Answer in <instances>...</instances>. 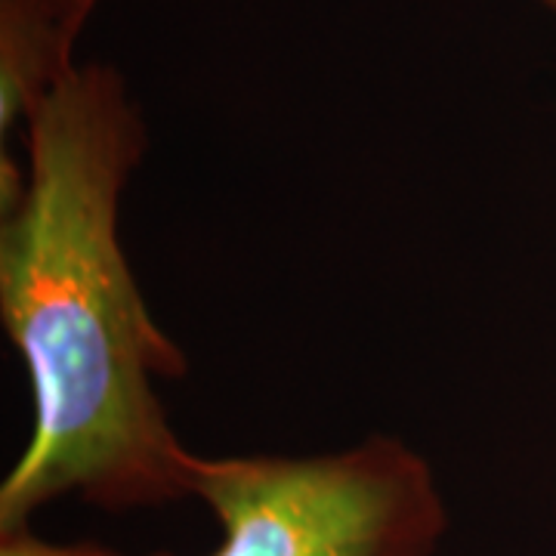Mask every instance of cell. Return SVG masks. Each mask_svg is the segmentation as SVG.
Segmentation results:
<instances>
[{"label":"cell","mask_w":556,"mask_h":556,"mask_svg":"<svg viewBox=\"0 0 556 556\" xmlns=\"http://www.w3.org/2000/svg\"><path fill=\"white\" fill-rule=\"evenodd\" d=\"M62 7L75 16V20L80 22V25H87V20H90V13L97 10V3L100 0H60Z\"/></svg>","instance_id":"obj_5"},{"label":"cell","mask_w":556,"mask_h":556,"mask_svg":"<svg viewBox=\"0 0 556 556\" xmlns=\"http://www.w3.org/2000/svg\"><path fill=\"white\" fill-rule=\"evenodd\" d=\"M0 556H130L121 554L115 547H105L97 541H47L35 535L28 526L3 529L0 532ZM170 556V554H149Z\"/></svg>","instance_id":"obj_4"},{"label":"cell","mask_w":556,"mask_h":556,"mask_svg":"<svg viewBox=\"0 0 556 556\" xmlns=\"http://www.w3.org/2000/svg\"><path fill=\"white\" fill-rule=\"evenodd\" d=\"M80 25L60 0H0V134L28 115L72 68Z\"/></svg>","instance_id":"obj_3"},{"label":"cell","mask_w":556,"mask_h":556,"mask_svg":"<svg viewBox=\"0 0 556 556\" xmlns=\"http://www.w3.org/2000/svg\"><path fill=\"white\" fill-rule=\"evenodd\" d=\"M544 3H547V7H554V10H556V0H544Z\"/></svg>","instance_id":"obj_6"},{"label":"cell","mask_w":556,"mask_h":556,"mask_svg":"<svg viewBox=\"0 0 556 556\" xmlns=\"http://www.w3.org/2000/svg\"><path fill=\"white\" fill-rule=\"evenodd\" d=\"M189 477L223 532L211 556H433L452 522L433 464L390 433L321 455H195Z\"/></svg>","instance_id":"obj_2"},{"label":"cell","mask_w":556,"mask_h":556,"mask_svg":"<svg viewBox=\"0 0 556 556\" xmlns=\"http://www.w3.org/2000/svg\"><path fill=\"white\" fill-rule=\"evenodd\" d=\"M22 130L28 182L0 214V321L35 420L0 482V532L62 497L112 514L192 497L195 452L159 396L189 358L121 244L124 189L149 149L142 109L115 65L75 62Z\"/></svg>","instance_id":"obj_1"}]
</instances>
